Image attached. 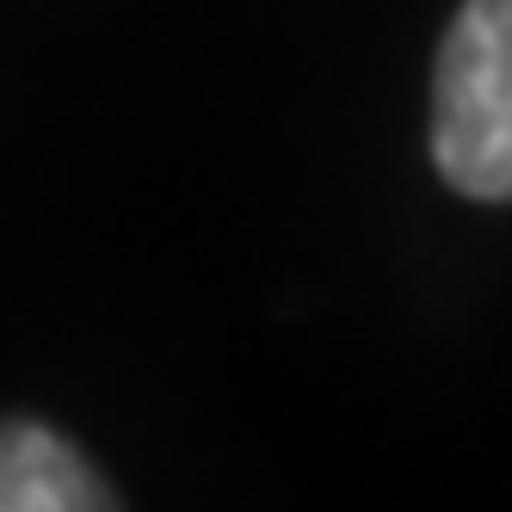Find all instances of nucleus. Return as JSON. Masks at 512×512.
I'll return each instance as SVG.
<instances>
[{
  "instance_id": "f257e3e1",
  "label": "nucleus",
  "mask_w": 512,
  "mask_h": 512,
  "mask_svg": "<svg viewBox=\"0 0 512 512\" xmlns=\"http://www.w3.org/2000/svg\"><path fill=\"white\" fill-rule=\"evenodd\" d=\"M432 167L475 204H512V0H463L438 44Z\"/></svg>"
},
{
  "instance_id": "f03ea898",
  "label": "nucleus",
  "mask_w": 512,
  "mask_h": 512,
  "mask_svg": "<svg viewBox=\"0 0 512 512\" xmlns=\"http://www.w3.org/2000/svg\"><path fill=\"white\" fill-rule=\"evenodd\" d=\"M112 488L50 426H0V512H99Z\"/></svg>"
}]
</instances>
